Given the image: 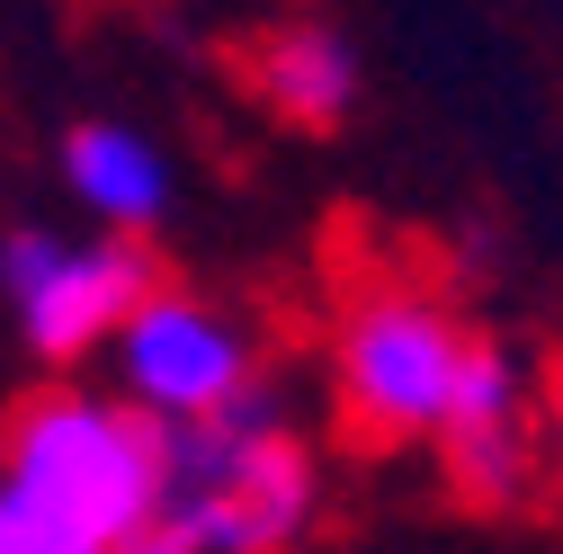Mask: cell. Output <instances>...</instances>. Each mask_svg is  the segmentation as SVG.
<instances>
[{
    "label": "cell",
    "instance_id": "cell-8",
    "mask_svg": "<svg viewBox=\"0 0 563 554\" xmlns=\"http://www.w3.org/2000/svg\"><path fill=\"white\" fill-rule=\"evenodd\" d=\"M251 90H260L268 117H287V125H305V134H331V125L358 117L367 73H358V45H349L340 27L296 19V27L260 36V54H251Z\"/></svg>",
    "mask_w": 563,
    "mask_h": 554
},
{
    "label": "cell",
    "instance_id": "cell-1",
    "mask_svg": "<svg viewBox=\"0 0 563 554\" xmlns=\"http://www.w3.org/2000/svg\"><path fill=\"white\" fill-rule=\"evenodd\" d=\"M322 510L313 447L287 430L277 385H251L233 411L170 430V483L125 554H287Z\"/></svg>",
    "mask_w": 563,
    "mask_h": 554
},
{
    "label": "cell",
    "instance_id": "cell-10",
    "mask_svg": "<svg viewBox=\"0 0 563 554\" xmlns=\"http://www.w3.org/2000/svg\"><path fill=\"white\" fill-rule=\"evenodd\" d=\"M554 430H563V376H554Z\"/></svg>",
    "mask_w": 563,
    "mask_h": 554
},
{
    "label": "cell",
    "instance_id": "cell-5",
    "mask_svg": "<svg viewBox=\"0 0 563 554\" xmlns=\"http://www.w3.org/2000/svg\"><path fill=\"white\" fill-rule=\"evenodd\" d=\"M108 350H117L125 402L144 411V421H162V430H197V421L233 411V402L260 385V340H251V322L197 304V296H179V287H153Z\"/></svg>",
    "mask_w": 563,
    "mask_h": 554
},
{
    "label": "cell",
    "instance_id": "cell-2",
    "mask_svg": "<svg viewBox=\"0 0 563 554\" xmlns=\"http://www.w3.org/2000/svg\"><path fill=\"white\" fill-rule=\"evenodd\" d=\"M0 474L27 483L36 501H54L73 528H90L108 554H125V536L153 519L162 483H170V430L144 421L125 394L54 385V394L19 402L10 447H0Z\"/></svg>",
    "mask_w": 563,
    "mask_h": 554
},
{
    "label": "cell",
    "instance_id": "cell-7",
    "mask_svg": "<svg viewBox=\"0 0 563 554\" xmlns=\"http://www.w3.org/2000/svg\"><path fill=\"white\" fill-rule=\"evenodd\" d=\"M63 188H73V206H90L99 233H117V242H144L170 215L162 144L134 134V125H117V117H81L73 134H63Z\"/></svg>",
    "mask_w": 563,
    "mask_h": 554
},
{
    "label": "cell",
    "instance_id": "cell-6",
    "mask_svg": "<svg viewBox=\"0 0 563 554\" xmlns=\"http://www.w3.org/2000/svg\"><path fill=\"white\" fill-rule=\"evenodd\" d=\"M439 465L456 483L465 510H510L528 501L537 483V421H528V376L510 367L501 340H483L465 385H456V411L439 430Z\"/></svg>",
    "mask_w": 563,
    "mask_h": 554
},
{
    "label": "cell",
    "instance_id": "cell-4",
    "mask_svg": "<svg viewBox=\"0 0 563 554\" xmlns=\"http://www.w3.org/2000/svg\"><path fill=\"white\" fill-rule=\"evenodd\" d=\"M0 287H10V313L27 331V350L54 358V367H73V358L108 350V340L134 322V304L162 287V268H153L144 242H117V233L63 242V233L19 224L10 242H0Z\"/></svg>",
    "mask_w": 563,
    "mask_h": 554
},
{
    "label": "cell",
    "instance_id": "cell-9",
    "mask_svg": "<svg viewBox=\"0 0 563 554\" xmlns=\"http://www.w3.org/2000/svg\"><path fill=\"white\" fill-rule=\"evenodd\" d=\"M0 554H108L90 528H73L54 501H36L27 483L0 474Z\"/></svg>",
    "mask_w": 563,
    "mask_h": 554
},
{
    "label": "cell",
    "instance_id": "cell-3",
    "mask_svg": "<svg viewBox=\"0 0 563 554\" xmlns=\"http://www.w3.org/2000/svg\"><path fill=\"white\" fill-rule=\"evenodd\" d=\"M483 350V331H465L439 296L420 287H358L331 331V385H340V411L367 447H394V439H439L448 411H456V385Z\"/></svg>",
    "mask_w": 563,
    "mask_h": 554
}]
</instances>
